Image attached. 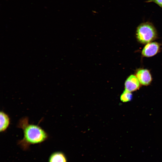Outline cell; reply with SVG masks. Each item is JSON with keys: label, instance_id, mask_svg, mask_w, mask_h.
Wrapping results in <instances>:
<instances>
[{"label": "cell", "instance_id": "7a4b0ae2", "mask_svg": "<svg viewBox=\"0 0 162 162\" xmlns=\"http://www.w3.org/2000/svg\"><path fill=\"white\" fill-rule=\"evenodd\" d=\"M136 37L140 43L145 44L155 40L157 37V33L152 24L149 22H145L137 27Z\"/></svg>", "mask_w": 162, "mask_h": 162}, {"label": "cell", "instance_id": "ba28073f", "mask_svg": "<svg viewBox=\"0 0 162 162\" xmlns=\"http://www.w3.org/2000/svg\"><path fill=\"white\" fill-rule=\"evenodd\" d=\"M133 95L132 92L124 90L120 96V99L121 101L126 103L131 101Z\"/></svg>", "mask_w": 162, "mask_h": 162}, {"label": "cell", "instance_id": "8992f818", "mask_svg": "<svg viewBox=\"0 0 162 162\" xmlns=\"http://www.w3.org/2000/svg\"><path fill=\"white\" fill-rule=\"evenodd\" d=\"M0 132H5L9 127L10 123V119L9 115L1 110L0 112Z\"/></svg>", "mask_w": 162, "mask_h": 162}, {"label": "cell", "instance_id": "5b68a950", "mask_svg": "<svg viewBox=\"0 0 162 162\" xmlns=\"http://www.w3.org/2000/svg\"><path fill=\"white\" fill-rule=\"evenodd\" d=\"M140 85L136 76L131 74L125 81L124 90L131 92L136 91L140 88Z\"/></svg>", "mask_w": 162, "mask_h": 162}, {"label": "cell", "instance_id": "6da1fadb", "mask_svg": "<svg viewBox=\"0 0 162 162\" xmlns=\"http://www.w3.org/2000/svg\"><path fill=\"white\" fill-rule=\"evenodd\" d=\"M17 127L23 133V138L18 140L17 144L24 151L28 150L31 145L42 143L49 137L48 134L39 125L29 123L26 116L19 120Z\"/></svg>", "mask_w": 162, "mask_h": 162}, {"label": "cell", "instance_id": "277c9868", "mask_svg": "<svg viewBox=\"0 0 162 162\" xmlns=\"http://www.w3.org/2000/svg\"><path fill=\"white\" fill-rule=\"evenodd\" d=\"M160 44L155 42H150L146 44L142 50V55L144 57H149L156 55L160 50Z\"/></svg>", "mask_w": 162, "mask_h": 162}, {"label": "cell", "instance_id": "3957f363", "mask_svg": "<svg viewBox=\"0 0 162 162\" xmlns=\"http://www.w3.org/2000/svg\"><path fill=\"white\" fill-rule=\"evenodd\" d=\"M141 85L144 86L149 85L152 81V77L149 70L140 68L136 72V75Z\"/></svg>", "mask_w": 162, "mask_h": 162}, {"label": "cell", "instance_id": "9c48e42d", "mask_svg": "<svg viewBox=\"0 0 162 162\" xmlns=\"http://www.w3.org/2000/svg\"><path fill=\"white\" fill-rule=\"evenodd\" d=\"M147 2H153L162 8V0H150L147 1Z\"/></svg>", "mask_w": 162, "mask_h": 162}, {"label": "cell", "instance_id": "52a82bcc", "mask_svg": "<svg viewBox=\"0 0 162 162\" xmlns=\"http://www.w3.org/2000/svg\"><path fill=\"white\" fill-rule=\"evenodd\" d=\"M48 162H67V159L64 153L61 151H56L50 154Z\"/></svg>", "mask_w": 162, "mask_h": 162}]
</instances>
